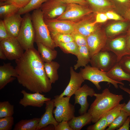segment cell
Masks as SVG:
<instances>
[{"label":"cell","mask_w":130,"mask_h":130,"mask_svg":"<svg viewBox=\"0 0 130 130\" xmlns=\"http://www.w3.org/2000/svg\"><path fill=\"white\" fill-rule=\"evenodd\" d=\"M125 104V103L119 104L106 114L105 117L108 125L119 115L122 108Z\"/></svg>","instance_id":"836d02e7"},{"label":"cell","mask_w":130,"mask_h":130,"mask_svg":"<svg viewBox=\"0 0 130 130\" xmlns=\"http://www.w3.org/2000/svg\"><path fill=\"white\" fill-rule=\"evenodd\" d=\"M67 5L60 0H48L43 3L40 8L44 19L56 18L63 13Z\"/></svg>","instance_id":"8fae6325"},{"label":"cell","mask_w":130,"mask_h":130,"mask_svg":"<svg viewBox=\"0 0 130 130\" xmlns=\"http://www.w3.org/2000/svg\"><path fill=\"white\" fill-rule=\"evenodd\" d=\"M8 0H0V2H2Z\"/></svg>","instance_id":"db71d44e"},{"label":"cell","mask_w":130,"mask_h":130,"mask_svg":"<svg viewBox=\"0 0 130 130\" xmlns=\"http://www.w3.org/2000/svg\"><path fill=\"white\" fill-rule=\"evenodd\" d=\"M9 37L17 38L23 20L21 15L17 13L3 20Z\"/></svg>","instance_id":"d6986e66"},{"label":"cell","mask_w":130,"mask_h":130,"mask_svg":"<svg viewBox=\"0 0 130 130\" xmlns=\"http://www.w3.org/2000/svg\"><path fill=\"white\" fill-rule=\"evenodd\" d=\"M65 53H70L77 56L79 51V47L75 42L72 41L66 43H59L57 45Z\"/></svg>","instance_id":"4dcf8cb0"},{"label":"cell","mask_w":130,"mask_h":130,"mask_svg":"<svg viewBox=\"0 0 130 130\" xmlns=\"http://www.w3.org/2000/svg\"><path fill=\"white\" fill-rule=\"evenodd\" d=\"M48 0H31L25 7L20 8L17 13L20 15L25 14L40 8L42 4Z\"/></svg>","instance_id":"1f68e13d"},{"label":"cell","mask_w":130,"mask_h":130,"mask_svg":"<svg viewBox=\"0 0 130 130\" xmlns=\"http://www.w3.org/2000/svg\"><path fill=\"white\" fill-rule=\"evenodd\" d=\"M0 58L5 60L7 59L6 56L2 48L0 47Z\"/></svg>","instance_id":"f907efd6"},{"label":"cell","mask_w":130,"mask_h":130,"mask_svg":"<svg viewBox=\"0 0 130 130\" xmlns=\"http://www.w3.org/2000/svg\"><path fill=\"white\" fill-rule=\"evenodd\" d=\"M108 20V19L105 13L98 12L97 13L94 23L96 25L98 23L105 22Z\"/></svg>","instance_id":"ee69618b"},{"label":"cell","mask_w":130,"mask_h":130,"mask_svg":"<svg viewBox=\"0 0 130 130\" xmlns=\"http://www.w3.org/2000/svg\"><path fill=\"white\" fill-rule=\"evenodd\" d=\"M127 44V47L130 50V35L128 34L126 37Z\"/></svg>","instance_id":"816d5d0a"},{"label":"cell","mask_w":130,"mask_h":130,"mask_svg":"<svg viewBox=\"0 0 130 130\" xmlns=\"http://www.w3.org/2000/svg\"><path fill=\"white\" fill-rule=\"evenodd\" d=\"M20 8L12 4L0 6V18L1 20L17 13Z\"/></svg>","instance_id":"f1b7e54d"},{"label":"cell","mask_w":130,"mask_h":130,"mask_svg":"<svg viewBox=\"0 0 130 130\" xmlns=\"http://www.w3.org/2000/svg\"><path fill=\"white\" fill-rule=\"evenodd\" d=\"M14 113V106L9 101L0 102V118L12 116Z\"/></svg>","instance_id":"d6a6232c"},{"label":"cell","mask_w":130,"mask_h":130,"mask_svg":"<svg viewBox=\"0 0 130 130\" xmlns=\"http://www.w3.org/2000/svg\"><path fill=\"white\" fill-rule=\"evenodd\" d=\"M17 74L15 68L10 63H4L0 66V90L16 78Z\"/></svg>","instance_id":"ffe728a7"},{"label":"cell","mask_w":130,"mask_h":130,"mask_svg":"<svg viewBox=\"0 0 130 130\" xmlns=\"http://www.w3.org/2000/svg\"><path fill=\"white\" fill-rule=\"evenodd\" d=\"M118 62L123 70L130 74V55L123 56Z\"/></svg>","instance_id":"ab89813d"},{"label":"cell","mask_w":130,"mask_h":130,"mask_svg":"<svg viewBox=\"0 0 130 130\" xmlns=\"http://www.w3.org/2000/svg\"><path fill=\"white\" fill-rule=\"evenodd\" d=\"M70 77L69 82L63 92L59 96L60 97H71L81 87L84 80L79 72H76L73 68H70Z\"/></svg>","instance_id":"e0dca14e"},{"label":"cell","mask_w":130,"mask_h":130,"mask_svg":"<svg viewBox=\"0 0 130 130\" xmlns=\"http://www.w3.org/2000/svg\"><path fill=\"white\" fill-rule=\"evenodd\" d=\"M126 37L121 36L107 39L104 47L101 51H109L116 55L117 62L123 56L130 55V50L128 48L126 43Z\"/></svg>","instance_id":"30bf717a"},{"label":"cell","mask_w":130,"mask_h":130,"mask_svg":"<svg viewBox=\"0 0 130 130\" xmlns=\"http://www.w3.org/2000/svg\"><path fill=\"white\" fill-rule=\"evenodd\" d=\"M119 87L121 89L128 93L130 95V99L129 101L123 107L122 110L127 112L130 116V89L124 87L123 85L121 84L119 85Z\"/></svg>","instance_id":"f6af8a7d"},{"label":"cell","mask_w":130,"mask_h":130,"mask_svg":"<svg viewBox=\"0 0 130 130\" xmlns=\"http://www.w3.org/2000/svg\"><path fill=\"white\" fill-rule=\"evenodd\" d=\"M45 111L41 116L36 130H40L42 128L50 124L53 125L55 127L59 123L53 114V109L55 107L53 99L46 101Z\"/></svg>","instance_id":"ac0fdd59"},{"label":"cell","mask_w":130,"mask_h":130,"mask_svg":"<svg viewBox=\"0 0 130 130\" xmlns=\"http://www.w3.org/2000/svg\"><path fill=\"white\" fill-rule=\"evenodd\" d=\"M38 51L39 53L41 58L44 62H50L57 57V51L55 49H52L41 43H36Z\"/></svg>","instance_id":"d4e9b609"},{"label":"cell","mask_w":130,"mask_h":130,"mask_svg":"<svg viewBox=\"0 0 130 130\" xmlns=\"http://www.w3.org/2000/svg\"><path fill=\"white\" fill-rule=\"evenodd\" d=\"M15 61L19 84L33 93H47L51 91L52 84L46 74L44 62L34 47L25 50Z\"/></svg>","instance_id":"6da1fadb"},{"label":"cell","mask_w":130,"mask_h":130,"mask_svg":"<svg viewBox=\"0 0 130 130\" xmlns=\"http://www.w3.org/2000/svg\"><path fill=\"white\" fill-rule=\"evenodd\" d=\"M93 13L89 7L77 4L71 3L67 4L63 13L56 19L74 22Z\"/></svg>","instance_id":"ba28073f"},{"label":"cell","mask_w":130,"mask_h":130,"mask_svg":"<svg viewBox=\"0 0 130 130\" xmlns=\"http://www.w3.org/2000/svg\"><path fill=\"white\" fill-rule=\"evenodd\" d=\"M51 37L58 33L71 34L74 30L72 22L56 18L44 19Z\"/></svg>","instance_id":"7c38bea8"},{"label":"cell","mask_w":130,"mask_h":130,"mask_svg":"<svg viewBox=\"0 0 130 130\" xmlns=\"http://www.w3.org/2000/svg\"><path fill=\"white\" fill-rule=\"evenodd\" d=\"M31 0H8L5 1L0 2V6L7 4H13L20 8H23L26 6Z\"/></svg>","instance_id":"f35d334b"},{"label":"cell","mask_w":130,"mask_h":130,"mask_svg":"<svg viewBox=\"0 0 130 130\" xmlns=\"http://www.w3.org/2000/svg\"><path fill=\"white\" fill-rule=\"evenodd\" d=\"M79 72L84 80H87L91 82L98 90L101 89L99 84L101 82L111 83L117 89L118 88V84L123 85H124L122 82L115 81L109 78L105 72L89 65H87L84 68H81Z\"/></svg>","instance_id":"8992f818"},{"label":"cell","mask_w":130,"mask_h":130,"mask_svg":"<svg viewBox=\"0 0 130 130\" xmlns=\"http://www.w3.org/2000/svg\"><path fill=\"white\" fill-rule=\"evenodd\" d=\"M60 66L59 63L56 61L44 63V68L46 74L52 84L55 83L58 79V70Z\"/></svg>","instance_id":"484cf974"},{"label":"cell","mask_w":130,"mask_h":130,"mask_svg":"<svg viewBox=\"0 0 130 130\" xmlns=\"http://www.w3.org/2000/svg\"><path fill=\"white\" fill-rule=\"evenodd\" d=\"M130 123V116H129L122 125L117 130H129Z\"/></svg>","instance_id":"c3c4849f"},{"label":"cell","mask_w":130,"mask_h":130,"mask_svg":"<svg viewBox=\"0 0 130 130\" xmlns=\"http://www.w3.org/2000/svg\"><path fill=\"white\" fill-rule=\"evenodd\" d=\"M74 41L78 47L87 46L86 37L74 30L71 34Z\"/></svg>","instance_id":"74e56055"},{"label":"cell","mask_w":130,"mask_h":130,"mask_svg":"<svg viewBox=\"0 0 130 130\" xmlns=\"http://www.w3.org/2000/svg\"><path fill=\"white\" fill-rule=\"evenodd\" d=\"M116 7L119 6L126 10L130 8V0H112Z\"/></svg>","instance_id":"b9f144b4"},{"label":"cell","mask_w":130,"mask_h":130,"mask_svg":"<svg viewBox=\"0 0 130 130\" xmlns=\"http://www.w3.org/2000/svg\"><path fill=\"white\" fill-rule=\"evenodd\" d=\"M0 47L7 59L10 60L19 59L24 53V50L16 38L9 37L0 41Z\"/></svg>","instance_id":"9c48e42d"},{"label":"cell","mask_w":130,"mask_h":130,"mask_svg":"<svg viewBox=\"0 0 130 130\" xmlns=\"http://www.w3.org/2000/svg\"><path fill=\"white\" fill-rule=\"evenodd\" d=\"M93 12L110 10L116 6L112 0H85Z\"/></svg>","instance_id":"44dd1931"},{"label":"cell","mask_w":130,"mask_h":130,"mask_svg":"<svg viewBox=\"0 0 130 130\" xmlns=\"http://www.w3.org/2000/svg\"><path fill=\"white\" fill-rule=\"evenodd\" d=\"M128 34L130 35V30L129 31V34Z\"/></svg>","instance_id":"11a10c76"},{"label":"cell","mask_w":130,"mask_h":130,"mask_svg":"<svg viewBox=\"0 0 130 130\" xmlns=\"http://www.w3.org/2000/svg\"><path fill=\"white\" fill-rule=\"evenodd\" d=\"M76 56L78 59L77 63L74 66L75 70L81 67H85L90 62L91 57L87 46L79 47L78 52Z\"/></svg>","instance_id":"cb8c5ba5"},{"label":"cell","mask_w":130,"mask_h":130,"mask_svg":"<svg viewBox=\"0 0 130 130\" xmlns=\"http://www.w3.org/2000/svg\"><path fill=\"white\" fill-rule=\"evenodd\" d=\"M93 125H90L86 128L87 130H104L108 127L105 116L100 118Z\"/></svg>","instance_id":"d590c367"},{"label":"cell","mask_w":130,"mask_h":130,"mask_svg":"<svg viewBox=\"0 0 130 130\" xmlns=\"http://www.w3.org/2000/svg\"><path fill=\"white\" fill-rule=\"evenodd\" d=\"M105 72L109 78L115 81L121 82L126 80L130 83V74L123 70L118 62L109 71Z\"/></svg>","instance_id":"7402d4cb"},{"label":"cell","mask_w":130,"mask_h":130,"mask_svg":"<svg viewBox=\"0 0 130 130\" xmlns=\"http://www.w3.org/2000/svg\"><path fill=\"white\" fill-rule=\"evenodd\" d=\"M129 116L128 113L121 110L119 115L108 125L106 130H117L122 125Z\"/></svg>","instance_id":"f546056e"},{"label":"cell","mask_w":130,"mask_h":130,"mask_svg":"<svg viewBox=\"0 0 130 130\" xmlns=\"http://www.w3.org/2000/svg\"><path fill=\"white\" fill-rule=\"evenodd\" d=\"M92 120L91 115L87 112L78 117H74L68 123L73 130H80L84 126L90 124Z\"/></svg>","instance_id":"603a6c76"},{"label":"cell","mask_w":130,"mask_h":130,"mask_svg":"<svg viewBox=\"0 0 130 130\" xmlns=\"http://www.w3.org/2000/svg\"><path fill=\"white\" fill-rule=\"evenodd\" d=\"M71 97L54 96L53 99L55 109L53 110L55 118L58 122L63 120L68 121L75 117V106L69 102Z\"/></svg>","instance_id":"5b68a950"},{"label":"cell","mask_w":130,"mask_h":130,"mask_svg":"<svg viewBox=\"0 0 130 130\" xmlns=\"http://www.w3.org/2000/svg\"><path fill=\"white\" fill-rule=\"evenodd\" d=\"M55 127L52 124H49L42 128L40 130H55Z\"/></svg>","instance_id":"681fc988"},{"label":"cell","mask_w":130,"mask_h":130,"mask_svg":"<svg viewBox=\"0 0 130 130\" xmlns=\"http://www.w3.org/2000/svg\"><path fill=\"white\" fill-rule=\"evenodd\" d=\"M13 124V116L0 118V130H11Z\"/></svg>","instance_id":"8d00e7d4"},{"label":"cell","mask_w":130,"mask_h":130,"mask_svg":"<svg viewBox=\"0 0 130 130\" xmlns=\"http://www.w3.org/2000/svg\"><path fill=\"white\" fill-rule=\"evenodd\" d=\"M21 93L23 95L19 104L25 107L28 106L40 108L45 104L46 101L51 100V98L45 97V95L39 92L29 93L25 90H22Z\"/></svg>","instance_id":"9a60e30c"},{"label":"cell","mask_w":130,"mask_h":130,"mask_svg":"<svg viewBox=\"0 0 130 130\" xmlns=\"http://www.w3.org/2000/svg\"><path fill=\"white\" fill-rule=\"evenodd\" d=\"M55 130H73L70 126L68 121L63 120L55 127Z\"/></svg>","instance_id":"7bdbcfd3"},{"label":"cell","mask_w":130,"mask_h":130,"mask_svg":"<svg viewBox=\"0 0 130 130\" xmlns=\"http://www.w3.org/2000/svg\"><path fill=\"white\" fill-rule=\"evenodd\" d=\"M117 62V57L109 51H100L93 55L90 63L91 66L100 70L107 72Z\"/></svg>","instance_id":"52a82bcc"},{"label":"cell","mask_w":130,"mask_h":130,"mask_svg":"<svg viewBox=\"0 0 130 130\" xmlns=\"http://www.w3.org/2000/svg\"><path fill=\"white\" fill-rule=\"evenodd\" d=\"M108 20H122L124 19L116 13L111 11H108L105 13Z\"/></svg>","instance_id":"bcb514c9"},{"label":"cell","mask_w":130,"mask_h":130,"mask_svg":"<svg viewBox=\"0 0 130 130\" xmlns=\"http://www.w3.org/2000/svg\"><path fill=\"white\" fill-rule=\"evenodd\" d=\"M92 13L76 21L72 22L75 30L87 37L97 29Z\"/></svg>","instance_id":"2e32d148"},{"label":"cell","mask_w":130,"mask_h":130,"mask_svg":"<svg viewBox=\"0 0 130 130\" xmlns=\"http://www.w3.org/2000/svg\"><path fill=\"white\" fill-rule=\"evenodd\" d=\"M63 2L67 4L76 3L85 6L89 7L87 2L85 0H60Z\"/></svg>","instance_id":"7dc6e473"},{"label":"cell","mask_w":130,"mask_h":130,"mask_svg":"<svg viewBox=\"0 0 130 130\" xmlns=\"http://www.w3.org/2000/svg\"><path fill=\"white\" fill-rule=\"evenodd\" d=\"M31 19L35 32V42L40 43L52 49L57 47L52 39L40 8L33 10Z\"/></svg>","instance_id":"3957f363"},{"label":"cell","mask_w":130,"mask_h":130,"mask_svg":"<svg viewBox=\"0 0 130 130\" xmlns=\"http://www.w3.org/2000/svg\"><path fill=\"white\" fill-rule=\"evenodd\" d=\"M9 37L4 21L1 19L0 20V41Z\"/></svg>","instance_id":"60d3db41"},{"label":"cell","mask_w":130,"mask_h":130,"mask_svg":"<svg viewBox=\"0 0 130 130\" xmlns=\"http://www.w3.org/2000/svg\"><path fill=\"white\" fill-rule=\"evenodd\" d=\"M56 47L57 45L59 43H66L73 41L71 34L58 33L51 37Z\"/></svg>","instance_id":"e575fe53"},{"label":"cell","mask_w":130,"mask_h":130,"mask_svg":"<svg viewBox=\"0 0 130 130\" xmlns=\"http://www.w3.org/2000/svg\"><path fill=\"white\" fill-rule=\"evenodd\" d=\"M87 46L91 58L101 51L104 47L108 39L106 34L97 29L86 37Z\"/></svg>","instance_id":"4fadbf2b"},{"label":"cell","mask_w":130,"mask_h":130,"mask_svg":"<svg viewBox=\"0 0 130 130\" xmlns=\"http://www.w3.org/2000/svg\"><path fill=\"white\" fill-rule=\"evenodd\" d=\"M17 39L24 50L34 47L35 32L29 13L25 14Z\"/></svg>","instance_id":"277c9868"},{"label":"cell","mask_w":130,"mask_h":130,"mask_svg":"<svg viewBox=\"0 0 130 130\" xmlns=\"http://www.w3.org/2000/svg\"><path fill=\"white\" fill-rule=\"evenodd\" d=\"M40 118L22 119L15 125L13 130H36Z\"/></svg>","instance_id":"4316f807"},{"label":"cell","mask_w":130,"mask_h":130,"mask_svg":"<svg viewBox=\"0 0 130 130\" xmlns=\"http://www.w3.org/2000/svg\"><path fill=\"white\" fill-rule=\"evenodd\" d=\"M127 26V23L121 21L112 24L106 29V34L108 38H111L123 32Z\"/></svg>","instance_id":"83f0119b"},{"label":"cell","mask_w":130,"mask_h":130,"mask_svg":"<svg viewBox=\"0 0 130 130\" xmlns=\"http://www.w3.org/2000/svg\"><path fill=\"white\" fill-rule=\"evenodd\" d=\"M125 14L126 18L130 20V8L126 10Z\"/></svg>","instance_id":"f5cc1de1"},{"label":"cell","mask_w":130,"mask_h":130,"mask_svg":"<svg viewBox=\"0 0 130 130\" xmlns=\"http://www.w3.org/2000/svg\"><path fill=\"white\" fill-rule=\"evenodd\" d=\"M95 93L94 89L86 84L84 85L74 94L75 105L78 104L80 106L78 112L80 115L87 112L89 106L87 100L88 96L92 97Z\"/></svg>","instance_id":"5bb4252c"},{"label":"cell","mask_w":130,"mask_h":130,"mask_svg":"<svg viewBox=\"0 0 130 130\" xmlns=\"http://www.w3.org/2000/svg\"><path fill=\"white\" fill-rule=\"evenodd\" d=\"M95 99L91 104L88 112L92 117V122L95 123L119 104L123 99L122 95L111 92L105 88L101 93H95Z\"/></svg>","instance_id":"7a4b0ae2"}]
</instances>
